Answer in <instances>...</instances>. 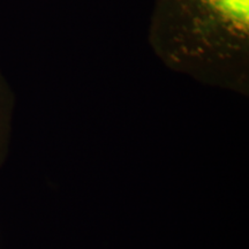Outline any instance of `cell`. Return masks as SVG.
Segmentation results:
<instances>
[{"label":"cell","instance_id":"6da1fadb","mask_svg":"<svg viewBox=\"0 0 249 249\" xmlns=\"http://www.w3.org/2000/svg\"><path fill=\"white\" fill-rule=\"evenodd\" d=\"M148 38L170 70L248 95L249 0H155Z\"/></svg>","mask_w":249,"mask_h":249},{"label":"cell","instance_id":"7a4b0ae2","mask_svg":"<svg viewBox=\"0 0 249 249\" xmlns=\"http://www.w3.org/2000/svg\"><path fill=\"white\" fill-rule=\"evenodd\" d=\"M15 107L13 90L0 70V169L8 156Z\"/></svg>","mask_w":249,"mask_h":249}]
</instances>
